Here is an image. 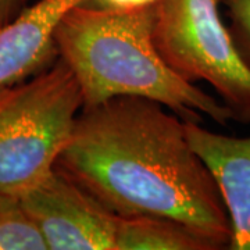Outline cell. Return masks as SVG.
Returning <instances> with one entry per match:
<instances>
[{
  "label": "cell",
  "instance_id": "6",
  "mask_svg": "<svg viewBox=\"0 0 250 250\" xmlns=\"http://www.w3.org/2000/svg\"><path fill=\"white\" fill-rule=\"evenodd\" d=\"M188 141L208 168L231 224L228 250H250V136L238 138L184 121Z\"/></svg>",
  "mask_w": 250,
  "mask_h": 250
},
{
  "label": "cell",
  "instance_id": "9",
  "mask_svg": "<svg viewBox=\"0 0 250 250\" xmlns=\"http://www.w3.org/2000/svg\"><path fill=\"white\" fill-rule=\"evenodd\" d=\"M0 250H47L17 195L0 190Z\"/></svg>",
  "mask_w": 250,
  "mask_h": 250
},
{
  "label": "cell",
  "instance_id": "7",
  "mask_svg": "<svg viewBox=\"0 0 250 250\" xmlns=\"http://www.w3.org/2000/svg\"><path fill=\"white\" fill-rule=\"evenodd\" d=\"M83 0H35L0 28V88L50 67L59 52L54 31L62 16Z\"/></svg>",
  "mask_w": 250,
  "mask_h": 250
},
{
  "label": "cell",
  "instance_id": "8",
  "mask_svg": "<svg viewBox=\"0 0 250 250\" xmlns=\"http://www.w3.org/2000/svg\"><path fill=\"white\" fill-rule=\"evenodd\" d=\"M114 250H217V248L188 225L168 217L118 215Z\"/></svg>",
  "mask_w": 250,
  "mask_h": 250
},
{
  "label": "cell",
  "instance_id": "3",
  "mask_svg": "<svg viewBox=\"0 0 250 250\" xmlns=\"http://www.w3.org/2000/svg\"><path fill=\"white\" fill-rule=\"evenodd\" d=\"M82 108L80 85L62 57L0 88L1 192L21 196L52 174Z\"/></svg>",
  "mask_w": 250,
  "mask_h": 250
},
{
  "label": "cell",
  "instance_id": "5",
  "mask_svg": "<svg viewBox=\"0 0 250 250\" xmlns=\"http://www.w3.org/2000/svg\"><path fill=\"white\" fill-rule=\"evenodd\" d=\"M20 199L47 250H114L118 215L60 168Z\"/></svg>",
  "mask_w": 250,
  "mask_h": 250
},
{
  "label": "cell",
  "instance_id": "1",
  "mask_svg": "<svg viewBox=\"0 0 250 250\" xmlns=\"http://www.w3.org/2000/svg\"><path fill=\"white\" fill-rule=\"evenodd\" d=\"M56 167L120 217L159 215L228 248L231 224L185 123L159 102L116 96L77 117Z\"/></svg>",
  "mask_w": 250,
  "mask_h": 250
},
{
  "label": "cell",
  "instance_id": "10",
  "mask_svg": "<svg viewBox=\"0 0 250 250\" xmlns=\"http://www.w3.org/2000/svg\"><path fill=\"white\" fill-rule=\"evenodd\" d=\"M221 6L236 50L250 70V0H221Z\"/></svg>",
  "mask_w": 250,
  "mask_h": 250
},
{
  "label": "cell",
  "instance_id": "2",
  "mask_svg": "<svg viewBox=\"0 0 250 250\" xmlns=\"http://www.w3.org/2000/svg\"><path fill=\"white\" fill-rule=\"evenodd\" d=\"M154 9L106 13L75 6L62 16L54 41L77 78L83 107L139 96L159 102L184 121L200 123L207 116L227 126L232 116L220 99L181 78L161 59L153 41Z\"/></svg>",
  "mask_w": 250,
  "mask_h": 250
},
{
  "label": "cell",
  "instance_id": "11",
  "mask_svg": "<svg viewBox=\"0 0 250 250\" xmlns=\"http://www.w3.org/2000/svg\"><path fill=\"white\" fill-rule=\"evenodd\" d=\"M160 0H83L82 7L106 13H135L154 9Z\"/></svg>",
  "mask_w": 250,
  "mask_h": 250
},
{
  "label": "cell",
  "instance_id": "4",
  "mask_svg": "<svg viewBox=\"0 0 250 250\" xmlns=\"http://www.w3.org/2000/svg\"><path fill=\"white\" fill-rule=\"evenodd\" d=\"M153 41L161 59L190 83L207 82L232 121L250 124V70L221 14V0H160Z\"/></svg>",
  "mask_w": 250,
  "mask_h": 250
},
{
  "label": "cell",
  "instance_id": "12",
  "mask_svg": "<svg viewBox=\"0 0 250 250\" xmlns=\"http://www.w3.org/2000/svg\"><path fill=\"white\" fill-rule=\"evenodd\" d=\"M35 0H0V28L7 25Z\"/></svg>",
  "mask_w": 250,
  "mask_h": 250
}]
</instances>
